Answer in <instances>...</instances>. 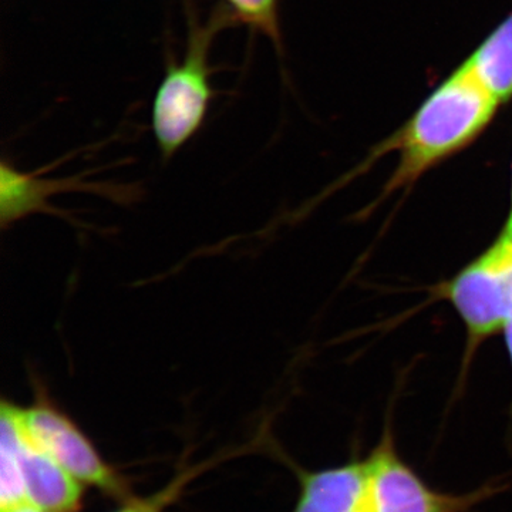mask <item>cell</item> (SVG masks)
<instances>
[{
	"mask_svg": "<svg viewBox=\"0 0 512 512\" xmlns=\"http://www.w3.org/2000/svg\"><path fill=\"white\" fill-rule=\"evenodd\" d=\"M500 106L466 64L458 66L363 164L365 168L384 154L399 153V165L377 202L394 192L409 190L424 174L476 143Z\"/></svg>",
	"mask_w": 512,
	"mask_h": 512,
	"instance_id": "cell-1",
	"label": "cell"
},
{
	"mask_svg": "<svg viewBox=\"0 0 512 512\" xmlns=\"http://www.w3.org/2000/svg\"><path fill=\"white\" fill-rule=\"evenodd\" d=\"M431 293L450 303L466 328L467 366L485 340L503 332L512 312V215L490 247Z\"/></svg>",
	"mask_w": 512,
	"mask_h": 512,
	"instance_id": "cell-2",
	"label": "cell"
},
{
	"mask_svg": "<svg viewBox=\"0 0 512 512\" xmlns=\"http://www.w3.org/2000/svg\"><path fill=\"white\" fill-rule=\"evenodd\" d=\"M232 20L229 10H217L205 25L191 23L183 62L171 64L158 87L153 130L164 158L173 157L200 130L212 96L208 52L214 37Z\"/></svg>",
	"mask_w": 512,
	"mask_h": 512,
	"instance_id": "cell-3",
	"label": "cell"
},
{
	"mask_svg": "<svg viewBox=\"0 0 512 512\" xmlns=\"http://www.w3.org/2000/svg\"><path fill=\"white\" fill-rule=\"evenodd\" d=\"M20 421L29 439L84 487L114 500L133 495L126 477L111 466L82 427L50 397L39 380L33 384V402L20 407Z\"/></svg>",
	"mask_w": 512,
	"mask_h": 512,
	"instance_id": "cell-4",
	"label": "cell"
},
{
	"mask_svg": "<svg viewBox=\"0 0 512 512\" xmlns=\"http://www.w3.org/2000/svg\"><path fill=\"white\" fill-rule=\"evenodd\" d=\"M365 460L373 512H470L507 487L490 481L464 494L444 493L431 487L400 456L390 420Z\"/></svg>",
	"mask_w": 512,
	"mask_h": 512,
	"instance_id": "cell-5",
	"label": "cell"
},
{
	"mask_svg": "<svg viewBox=\"0 0 512 512\" xmlns=\"http://www.w3.org/2000/svg\"><path fill=\"white\" fill-rule=\"evenodd\" d=\"M0 439L9 441L15 451L26 504L42 512L82 510L86 487L29 439L20 421V406L9 400L0 407Z\"/></svg>",
	"mask_w": 512,
	"mask_h": 512,
	"instance_id": "cell-6",
	"label": "cell"
},
{
	"mask_svg": "<svg viewBox=\"0 0 512 512\" xmlns=\"http://www.w3.org/2000/svg\"><path fill=\"white\" fill-rule=\"evenodd\" d=\"M299 494L291 512H373L366 460L357 451L339 466L306 470L288 460Z\"/></svg>",
	"mask_w": 512,
	"mask_h": 512,
	"instance_id": "cell-7",
	"label": "cell"
},
{
	"mask_svg": "<svg viewBox=\"0 0 512 512\" xmlns=\"http://www.w3.org/2000/svg\"><path fill=\"white\" fill-rule=\"evenodd\" d=\"M463 63L498 103L512 99V10Z\"/></svg>",
	"mask_w": 512,
	"mask_h": 512,
	"instance_id": "cell-8",
	"label": "cell"
},
{
	"mask_svg": "<svg viewBox=\"0 0 512 512\" xmlns=\"http://www.w3.org/2000/svg\"><path fill=\"white\" fill-rule=\"evenodd\" d=\"M215 460L205 461V463L195 464V466L185 467L180 473L175 474L164 487L154 493L143 495V497H136L131 495L127 500L121 501L120 507L116 508L113 512H164L171 507L177 500H180L181 495L187 490L188 485L200 477L202 473L212 467Z\"/></svg>",
	"mask_w": 512,
	"mask_h": 512,
	"instance_id": "cell-9",
	"label": "cell"
},
{
	"mask_svg": "<svg viewBox=\"0 0 512 512\" xmlns=\"http://www.w3.org/2000/svg\"><path fill=\"white\" fill-rule=\"evenodd\" d=\"M231 9L249 25L279 43L278 0H227Z\"/></svg>",
	"mask_w": 512,
	"mask_h": 512,
	"instance_id": "cell-10",
	"label": "cell"
},
{
	"mask_svg": "<svg viewBox=\"0 0 512 512\" xmlns=\"http://www.w3.org/2000/svg\"><path fill=\"white\" fill-rule=\"evenodd\" d=\"M503 333L505 339V346H507L508 356H510L512 365V312L510 318H508L507 322H505Z\"/></svg>",
	"mask_w": 512,
	"mask_h": 512,
	"instance_id": "cell-11",
	"label": "cell"
},
{
	"mask_svg": "<svg viewBox=\"0 0 512 512\" xmlns=\"http://www.w3.org/2000/svg\"><path fill=\"white\" fill-rule=\"evenodd\" d=\"M0 512H42L29 504L18 505V507L8 508V510H0Z\"/></svg>",
	"mask_w": 512,
	"mask_h": 512,
	"instance_id": "cell-12",
	"label": "cell"
},
{
	"mask_svg": "<svg viewBox=\"0 0 512 512\" xmlns=\"http://www.w3.org/2000/svg\"><path fill=\"white\" fill-rule=\"evenodd\" d=\"M511 215H512V184H511Z\"/></svg>",
	"mask_w": 512,
	"mask_h": 512,
	"instance_id": "cell-13",
	"label": "cell"
}]
</instances>
